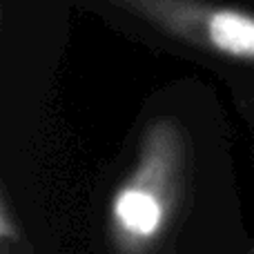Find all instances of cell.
I'll use <instances>...</instances> for the list:
<instances>
[{"label": "cell", "mask_w": 254, "mask_h": 254, "mask_svg": "<svg viewBox=\"0 0 254 254\" xmlns=\"http://www.w3.org/2000/svg\"><path fill=\"white\" fill-rule=\"evenodd\" d=\"M158 36L237 67L254 69V11L219 0H103Z\"/></svg>", "instance_id": "cell-2"}, {"label": "cell", "mask_w": 254, "mask_h": 254, "mask_svg": "<svg viewBox=\"0 0 254 254\" xmlns=\"http://www.w3.org/2000/svg\"><path fill=\"white\" fill-rule=\"evenodd\" d=\"M237 107L243 123L248 127V136L252 140V154H254V89L243 87L237 92Z\"/></svg>", "instance_id": "cell-4"}, {"label": "cell", "mask_w": 254, "mask_h": 254, "mask_svg": "<svg viewBox=\"0 0 254 254\" xmlns=\"http://www.w3.org/2000/svg\"><path fill=\"white\" fill-rule=\"evenodd\" d=\"M0 254H38L25 223L4 201H0Z\"/></svg>", "instance_id": "cell-3"}, {"label": "cell", "mask_w": 254, "mask_h": 254, "mask_svg": "<svg viewBox=\"0 0 254 254\" xmlns=\"http://www.w3.org/2000/svg\"><path fill=\"white\" fill-rule=\"evenodd\" d=\"M239 185L219 112L156 96L85 179L63 254H254Z\"/></svg>", "instance_id": "cell-1"}]
</instances>
